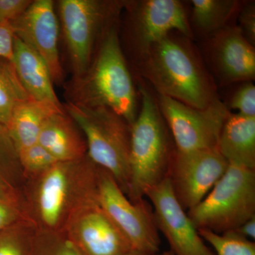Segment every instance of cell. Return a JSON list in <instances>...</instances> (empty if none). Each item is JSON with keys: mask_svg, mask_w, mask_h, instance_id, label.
Here are the masks:
<instances>
[{"mask_svg": "<svg viewBox=\"0 0 255 255\" xmlns=\"http://www.w3.org/2000/svg\"><path fill=\"white\" fill-rule=\"evenodd\" d=\"M235 232L251 241H254L255 239V216L248 220L242 226L235 230Z\"/></svg>", "mask_w": 255, "mask_h": 255, "instance_id": "32", "label": "cell"}, {"mask_svg": "<svg viewBox=\"0 0 255 255\" xmlns=\"http://www.w3.org/2000/svg\"><path fill=\"white\" fill-rule=\"evenodd\" d=\"M217 148L228 164L255 169V117L230 112Z\"/></svg>", "mask_w": 255, "mask_h": 255, "instance_id": "18", "label": "cell"}, {"mask_svg": "<svg viewBox=\"0 0 255 255\" xmlns=\"http://www.w3.org/2000/svg\"><path fill=\"white\" fill-rule=\"evenodd\" d=\"M100 167L87 157L71 162H57L38 177L31 199L26 201L28 216L39 231L66 232L81 210L100 205Z\"/></svg>", "mask_w": 255, "mask_h": 255, "instance_id": "2", "label": "cell"}, {"mask_svg": "<svg viewBox=\"0 0 255 255\" xmlns=\"http://www.w3.org/2000/svg\"><path fill=\"white\" fill-rule=\"evenodd\" d=\"M191 40L171 32L151 47L136 66L158 95L204 109L219 97L213 77Z\"/></svg>", "mask_w": 255, "mask_h": 255, "instance_id": "1", "label": "cell"}, {"mask_svg": "<svg viewBox=\"0 0 255 255\" xmlns=\"http://www.w3.org/2000/svg\"><path fill=\"white\" fill-rule=\"evenodd\" d=\"M198 232L214 248L216 255H255V242L242 237L235 231L219 234L199 229Z\"/></svg>", "mask_w": 255, "mask_h": 255, "instance_id": "24", "label": "cell"}, {"mask_svg": "<svg viewBox=\"0 0 255 255\" xmlns=\"http://www.w3.org/2000/svg\"><path fill=\"white\" fill-rule=\"evenodd\" d=\"M152 207L157 228L168 241L174 255H216L206 246L176 197L169 177L145 195Z\"/></svg>", "mask_w": 255, "mask_h": 255, "instance_id": "12", "label": "cell"}, {"mask_svg": "<svg viewBox=\"0 0 255 255\" xmlns=\"http://www.w3.org/2000/svg\"><path fill=\"white\" fill-rule=\"evenodd\" d=\"M63 111L64 108L31 98L16 106L7 128L18 152L37 143L47 119Z\"/></svg>", "mask_w": 255, "mask_h": 255, "instance_id": "20", "label": "cell"}, {"mask_svg": "<svg viewBox=\"0 0 255 255\" xmlns=\"http://www.w3.org/2000/svg\"><path fill=\"white\" fill-rule=\"evenodd\" d=\"M156 99L177 152L217 147L221 129L230 113L220 99L204 109L194 108L158 94Z\"/></svg>", "mask_w": 255, "mask_h": 255, "instance_id": "10", "label": "cell"}, {"mask_svg": "<svg viewBox=\"0 0 255 255\" xmlns=\"http://www.w3.org/2000/svg\"><path fill=\"white\" fill-rule=\"evenodd\" d=\"M63 107L85 137L87 157L112 174L127 195L131 126L107 107H89L70 101Z\"/></svg>", "mask_w": 255, "mask_h": 255, "instance_id": "5", "label": "cell"}, {"mask_svg": "<svg viewBox=\"0 0 255 255\" xmlns=\"http://www.w3.org/2000/svg\"><path fill=\"white\" fill-rule=\"evenodd\" d=\"M15 36L26 43L44 60L53 83L63 81L58 38L59 26L51 0L32 1L26 11L11 21Z\"/></svg>", "mask_w": 255, "mask_h": 255, "instance_id": "14", "label": "cell"}, {"mask_svg": "<svg viewBox=\"0 0 255 255\" xmlns=\"http://www.w3.org/2000/svg\"><path fill=\"white\" fill-rule=\"evenodd\" d=\"M189 24L193 35L196 31L207 38L233 24L243 1L238 0H191Z\"/></svg>", "mask_w": 255, "mask_h": 255, "instance_id": "21", "label": "cell"}, {"mask_svg": "<svg viewBox=\"0 0 255 255\" xmlns=\"http://www.w3.org/2000/svg\"><path fill=\"white\" fill-rule=\"evenodd\" d=\"M78 126L64 110L47 119L38 137V143L58 162H71L85 158L87 147Z\"/></svg>", "mask_w": 255, "mask_h": 255, "instance_id": "16", "label": "cell"}, {"mask_svg": "<svg viewBox=\"0 0 255 255\" xmlns=\"http://www.w3.org/2000/svg\"><path fill=\"white\" fill-rule=\"evenodd\" d=\"M126 1L61 0L60 21L70 61L73 81L88 71L101 41L117 22Z\"/></svg>", "mask_w": 255, "mask_h": 255, "instance_id": "7", "label": "cell"}, {"mask_svg": "<svg viewBox=\"0 0 255 255\" xmlns=\"http://www.w3.org/2000/svg\"><path fill=\"white\" fill-rule=\"evenodd\" d=\"M228 162L216 148L175 152L168 177L184 210L199 204L227 169Z\"/></svg>", "mask_w": 255, "mask_h": 255, "instance_id": "11", "label": "cell"}, {"mask_svg": "<svg viewBox=\"0 0 255 255\" xmlns=\"http://www.w3.org/2000/svg\"><path fill=\"white\" fill-rule=\"evenodd\" d=\"M188 216L196 229L233 231L255 216V169L229 164L209 194Z\"/></svg>", "mask_w": 255, "mask_h": 255, "instance_id": "6", "label": "cell"}, {"mask_svg": "<svg viewBox=\"0 0 255 255\" xmlns=\"http://www.w3.org/2000/svg\"><path fill=\"white\" fill-rule=\"evenodd\" d=\"M12 63L30 98L64 108L57 97L51 75L44 60L16 36Z\"/></svg>", "mask_w": 255, "mask_h": 255, "instance_id": "17", "label": "cell"}, {"mask_svg": "<svg viewBox=\"0 0 255 255\" xmlns=\"http://www.w3.org/2000/svg\"><path fill=\"white\" fill-rule=\"evenodd\" d=\"M28 179L9 130L0 123V199L21 209L28 216L26 191Z\"/></svg>", "mask_w": 255, "mask_h": 255, "instance_id": "19", "label": "cell"}, {"mask_svg": "<svg viewBox=\"0 0 255 255\" xmlns=\"http://www.w3.org/2000/svg\"><path fill=\"white\" fill-rule=\"evenodd\" d=\"M238 27L253 46L255 44V2L243 1L238 12Z\"/></svg>", "mask_w": 255, "mask_h": 255, "instance_id": "27", "label": "cell"}, {"mask_svg": "<svg viewBox=\"0 0 255 255\" xmlns=\"http://www.w3.org/2000/svg\"><path fill=\"white\" fill-rule=\"evenodd\" d=\"M99 204L132 251L157 255L160 248L153 209L145 198L132 202L112 174L99 170Z\"/></svg>", "mask_w": 255, "mask_h": 255, "instance_id": "8", "label": "cell"}, {"mask_svg": "<svg viewBox=\"0 0 255 255\" xmlns=\"http://www.w3.org/2000/svg\"><path fill=\"white\" fill-rule=\"evenodd\" d=\"M15 37L11 21L0 19V58L12 62Z\"/></svg>", "mask_w": 255, "mask_h": 255, "instance_id": "28", "label": "cell"}, {"mask_svg": "<svg viewBox=\"0 0 255 255\" xmlns=\"http://www.w3.org/2000/svg\"><path fill=\"white\" fill-rule=\"evenodd\" d=\"M60 242L50 255H84L70 238Z\"/></svg>", "mask_w": 255, "mask_h": 255, "instance_id": "31", "label": "cell"}, {"mask_svg": "<svg viewBox=\"0 0 255 255\" xmlns=\"http://www.w3.org/2000/svg\"><path fill=\"white\" fill-rule=\"evenodd\" d=\"M153 255L150 254H146V253H140V252H137L135 251H130L128 252L127 253H126L125 255Z\"/></svg>", "mask_w": 255, "mask_h": 255, "instance_id": "33", "label": "cell"}, {"mask_svg": "<svg viewBox=\"0 0 255 255\" xmlns=\"http://www.w3.org/2000/svg\"><path fill=\"white\" fill-rule=\"evenodd\" d=\"M36 226L23 221L0 232V255H31L32 242Z\"/></svg>", "mask_w": 255, "mask_h": 255, "instance_id": "23", "label": "cell"}, {"mask_svg": "<svg viewBox=\"0 0 255 255\" xmlns=\"http://www.w3.org/2000/svg\"><path fill=\"white\" fill-rule=\"evenodd\" d=\"M18 155L28 180L43 174L58 162L38 142L18 151Z\"/></svg>", "mask_w": 255, "mask_h": 255, "instance_id": "25", "label": "cell"}, {"mask_svg": "<svg viewBox=\"0 0 255 255\" xmlns=\"http://www.w3.org/2000/svg\"><path fill=\"white\" fill-rule=\"evenodd\" d=\"M126 35L129 49L139 63L151 47L172 31L192 39L189 16L178 0L126 1Z\"/></svg>", "mask_w": 255, "mask_h": 255, "instance_id": "9", "label": "cell"}, {"mask_svg": "<svg viewBox=\"0 0 255 255\" xmlns=\"http://www.w3.org/2000/svg\"><path fill=\"white\" fill-rule=\"evenodd\" d=\"M226 106L229 112L236 111V114L243 117H255V87L253 82H241Z\"/></svg>", "mask_w": 255, "mask_h": 255, "instance_id": "26", "label": "cell"}, {"mask_svg": "<svg viewBox=\"0 0 255 255\" xmlns=\"http://www.w3.org/2000/svg\"><path fill=\"white\" fill-rule=\"evenodd\" d=\"M65 233L84 255H124L132 251L100 205L81 210Z\"/></svg>", "mask_w": 255, "mask_h": 255, "instance_id": "15", "label": "cell"}, {"mask_svg": "<svg viewBox=\"0 0 255 255\" xmlns=\"http://www.w3.org/2000/svg\"><path fill=\"white\" fill-rule=\"evenodd\" d=\"M28 99L12 62L0 58V123L7 127L16 106Z\"/></svg>", "mask_w": 255, "mask_h": 255, "instance_id": "22", "label": "cell"}, {"mask_svg": "<svg viewBox=\"0 0 255 255\" xmlns=\"http://www.w3.org/2000/svg\"><path fill=\"white\" fill-rule=\"evenodd\" d=\"M140 107L130 127V183L127 197L144 199L147 191L168 177L175 155L173 139L150 90L140 87Z\"/></svg>", "mask_w": 255, "mask_h": 255, "instance_id": "4", "label": "cell"}, {"mask_svg": "<svg viewBox=\"0 0 255 255\" xmlns=\"http://www.w3.org/2000/svg\"><path fill=\"white\" fill-rule=\"evenodd\" d=\"M161 255H174L172 254V252H170L169 251L164 252V253H162V254Z\"/></svg>", "mask_w": 255, "mask_h": 255, "instance_id": "34", "label": "cell"}, {"mask_svg": "<svg viewBox=\"0 0 255 255\" xmlns=\"http://www.w3.org/2000/svg\"><path fill=\"white\" fill-rule=\"evenodd\" d=\"M70 102L89 107H107L129 125L137 114L136 90L119 38L117 22L102 38L88 71L73 81Z\"/></svg>", "mask_w": 255, "mask_h": 255, "instance_id": "3", "label": "cell"}, {"mask_svg": "<svg viewBox=\"0 0 255 255\" xmlns=\"http://www.w3.org/2000/svg\"><path fill=\"white\" fill-rule=\"evenodd\" d=\"M23 221H31L21 209L0 199V232L5 228Z\"/></svg>", "mask_w": 255, "mask_h": 255, "instance_id": "29", "label": "cell"}, {"mask_svg": "<svg viewBox=\"0 0 255 255\" xmlns=\"http://www.w3.org/2000/svg\"><path fill=\"white\" fill-rule=\"evenodd\" d=\"M205 54L218 83L222 86L253 82L255 50L238 25L231 24L205 38Z\"/></svg>", "mask_w": 255, "mask_h": 255, "instance_id": "13", "label": "cell"}, {"mask_svg": "<svg viewBox=\"0 0 255 255\" xmlns=\"http://www.w3.org/2000/svg\"><path fill=\"white\" fill-rule=\"evenodd\" d=\"M31 0H0V19L12 21L23 14Z\"/></svg>", "mask_w": 255, "mask_h": 255, "instance_id": "30", "label": "cell"}]
</instances>
